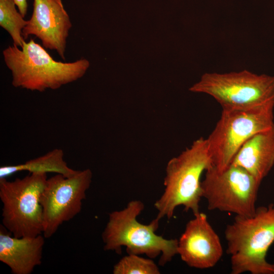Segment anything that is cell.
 Segmentation results:
<instances>
[{"label":"cell","mask_w":274,"mask_h":274,"mask_svg":"<svg viewBox=\"0 0 274 274\" xmlns=\"http://www.w3.org/2000/svg\"><path fill=\"white\" fill-rule=\"evenodd\" d=\"M144 209L141 201L134 200L124 209L111 213L102 233L104 249L120 254L125 246L128 254H145L150 258L161 255L159 264L164 265L178 254V239L156 234L159 221L156 218L147 225L138 222L137 217Z\"/></svg>","instance_id":"277c9868"},{"label":"cell","mask_w":274,"mask_h":274,"mask_svg":"<svg viewBox=\"0 0 274 274\" xmlns=\"http://www.w3.org/2000/svg\"><path fill=\"white\" fill-rule=\"evenodd\" d=\"M213 165L207 139L200 138L177 157L172 158L166 167L165 189L154 203L158 211L156 219L171 218L180 206L194 215L199 213L202 196L201 177Z\"/></svg>","instance_id":"3957f363"},{"label":"cell","mask_w":274,"mask_h":274,"mask_svg":"<svg viewBox=\"0 0 274 274\" xmlns=\"http://www.w3.org/2000/svg\"><path fill=\"white\" fill-rule=\"evenodd\" d=\"M194 216L178 239V254L191 267H213L223 254L220 239L205 214Z\"/></svg>","instance_id":"8fae6325"},{"label":"cell","mask_w":274,"mask_h":274,"mask_svg":"<svg viewBox=\"0 0 274 274\" xmlns=\"http://www.w3.org/2000/svg\"><path fill=\"white\" fill-rule=\"evenodd\" d=\"M190 90L213 97L222 109H247L274 106V76L245 70L207 73Z\"/></svg>","instance_id":"5b68a950"},{"label":"cell","mask_w":274,"mask_h":274,"mask_svg":"<svg viewBox=\"0 0 274 274\" xmlns=\"http://www.w3.org/2000/svg\"><path fill=\"white\" fill-rule=\"evenodd\" d=\"M30 174L12 181L0 179L2 225L16 237L43 234L40 198L47 176L42 173Z\"/></svg>","instance_id":"8992f818"},{"label":"cell","mask_w":274,"mask_h":274,"mask_svg":"<svg viewBox=\"0 0 274 274\" xmlns=\"http://www.w3.org/2000/svg\"><path fill=\"white\" fill-rule=\"evenodd\" d=\"M72 27L61 0H33L32 15L22 36L24 40L35 36L45 48L55 50L64 60L66 40Z\"/></svg>","instance_id":"30bf717a"},{"label":"cell","mask_w":274,"mask_h":274,"mask_svg":"<svg viewBox=\"0 0 274 274\" xmlns=\"http://www.w3.org/2000/svg\"><path fill=\"white\" fill-rule=\"evenodd\" d=\"M231 164L242 167L261 182L274 165V125L248 139Z\"/></svg>","instance_id":"4fadbf2b"},{"label":"cell","mask_w":274,"mask_h":274,"mask_svg":"<svg viewBox=\"0 0 274 274\" xmlns=\"http://www.w3.org/2000/svg\"><path fill=\"white\" fill-rule=\"evenodd\" d=\"M274 106L247 109H222L221 117L207 139L213 166L228 167L241 146L254 134L274 125Z\"/></svg>","instance_id":"52a82bcc"},{"label":"cell","mask_w":274,"mask_h":274,"mask_svg":"<svg viewBox=\"0 0 274 274\" xmlns=\"http://www.w3.org/2000/svg\"><path fill=\"white\" fill-rule=\"evenodd\" d=\"M64 153L60 149H55L44 155L17 165L0 167V179L6 178L17 172L28 171L33 173H54L66 177L75 175L78 170L70 168L64 160Z\"/></svg>","instance_id":"5bb4252c"},{"label":"cell","mask_w":274,"mask_h":274,"mask_svg":"<svg viewBox=\"0 0 274 274\" xmlns=\"http://www.w3.org/2000/svg\"><path fill=\"white\" fill-rule=\"evenodd\" d=\"M20 48L13 45L3 51L15 87L40 92L55 90L82 78L89 66L85 58L67 63L56 61L33 39L24 41Z\"/></svg>","instance_id":"6da1fadb"},{"label":"cell","mask_w":274,"mask_h":274,"mask_svg":"<svg viewBox=\"0 0 274 274\" xmlns=\"http://www.w3.org/2000/svg\"><path fill=\"white\" fill-rule=\"evenodd\" d=\"M224 233L231 274H274L266 258L274 242V204L256 208L251 216H235Z\"/></svg>","instance_id":"7a4b0ae2"},{"label":"cell","mask_w":274,"mask_h":274,"mask_svg":"<svg viewBox=\"0 0 274 274\" xmlns=\"http://www.w3.org/2000/svg\"><path fill=\"white\" fill-rule=\"evenodd\" d=\"M14 1L18 9V11L24 17L27 12V0H14Z\"/></svg>","instance_id":"e0dca14e"},{"label":"cell","mask_w":274,"mask_h":274,"mask_svg":"<svg viewBox=\"0 0 274 274\" xmlns=\"http://www.w3.org/2000/svg\"><path fill=\"white\" fill-rule=\"evenodd\" d=\"M261 182L242 167L231 164L222 170L212 165L201 181L202 196L209 210L249 217L256 211Z\"/></svg>","instance_id":"ba28073f"},{"label":"cell","mask_w":274,"mask_h":274,"mask_svg":"<svg viewBox=\"0 0 274 274\" xmlns=\"http://www.w3.org/2000/svg\"><path fill=\"white\" fill-rule=\"evenodd\" d=\"M43 234L16 237L0 225V261L13 274H30L42 263L45 244Z\"/></svg>","instance_id":"7c38bea8"},{"label":"cell","mask_w":274,"mask_h":274,"mask_svg":"<svg viewBox=\"0 0 274 274\" xmlns=\"http://www.w3.org/2000/svg\"><path fill=\"white\" fill-rule=\"evenodd\" d=\"M114 274H159L157 265L150 259L138 255L128 254L114 266Z\"/></svg>","instance_id":"2e32d148"},{"label":"cell","mask_w":274,"mask_h":274,"mask_svg":"<svg viewBox=\"0 0 274 274\" xmlns=\"http://www.w3.org/2000/svg\"><path fill=\"white\" fill-rule=\"evenodd\" d=\"M92 178V173L87 168L78 170L72 177L56 174L47 179L40 198L45 238L52 236L63 223L81 212Z\"/></svg>","instance_id":"9c48e42d"},{"label":"cell","mask_w":274,"mask_h":274,"mask_svg":"<svg viewBox=\"0 0 274 274\" xmlns=\"http://www.w3.org/2000/svg\"><path fill=\"white\" fill-rule=\"evenodd\" d=\"M14 0H0V25L11 36L14 45L21 47L25 40L22 30L27 20L16 9Z\"/></svg>","instance_id":"9a60e30c"}]
</instances>
